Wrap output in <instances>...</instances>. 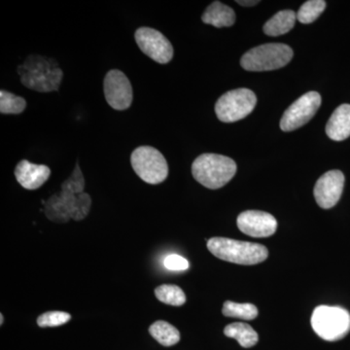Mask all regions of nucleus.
Returning a JSON list of instances; mask_svg holds the SVG:
<instances>
[{"label":"nucleus","instance_id":"1","mask_svg":"<svg viewBox=\"0 0 350 350\" xmlns=\"http://www.w3.org/2000/svg\"><path fill=\"white\" fill-rule=\"evenodd\" d=\"M21 81L25 87L41 93L57 91L64 72L53 59L31 55L18 68Z\"/></svg>","mask_w":350,"mask_h":350},{"label":"nucleus","instance_id":"2","mask_svg":"<svg viewBox=\"0 0 350 350\" xmlns=\"http://www.w3.org/2000/svg\"><path fill=\"white\" fill-rule=\"evenodd\" d=\"M237 172V163L229 157L218 154H202L192 165L196 180L208 189L222 188Z\"/></svg>","mask_w":350,"mask_h":350},{"label":"nucleus","instance_id":"3","mask_svg":"<svg viewBox=\"0 0 350 350\" xmlns=\"http://www.w3.org/2000/svg\"><path fill=\"white\" fill-rule=\"evenodd\" d=\"M207 248L219 259L246 266L264 262L269 255L266 246L262 244L227 238L209 239Z\"/></svg>","mask_w":350,"mask_h":350},{"label":"nucleus","instance_id":"4","mask_svg":"<svg viewBox=\"0 0 350 350\" xmlns=\"http://www.w3.org/2000/svg\"><path fill=\"white\" fill-rule=\"evenodd\" d=\"M44 204L48 219L57 223H66L69 219L79 221L86 217L91 209L92 200L86 193L76 195L62 190Z\"/></svg>","mask_w":350,"mask_h":350},{"label":"nucleus","instance_id":"5","mask_svg":"<svg viewBox=\"0 0 350 350\" xmlns=\"http://www.w3.org/2000/svg\"><path fill=\"white\" fill-rule=\"evenodd\" d=\"M293 56V50L286 44L268 43L246 52L241 64L247 71L275 70L289 64Z\"/></svg>","mask_w":350,"mask_h":350},{"label":"nucleus","instance_id":"6","mask_svg":"<svg viewBox=\"0 0 350 350\" xmlns=\"http://www.w3.org/2000/svg\"><path fill=\"white\" fill-rule=\"evenodd\" d=\"M312 326L320 338L336 342L349 333L350 314L340 306H319L312 313Z\"/></svg>","mask_w":350,"mask_h":350},{"label":"nucleus","instance_id":"7","mask_svg":"<svg viewBox=\"0 0 350 350\" xmlns=\"http://www.w3.org/2000/svg\"><path fill=\"white\" fill-rule=\"evenodd\" d=\"M131 163L135 174L146 183H162L169 175V165L160 151L151 146H140L133 152Z\"/></svg>","mask_w":350,"mask_h":350},{"label":"nucleus","instance_id":"8","mask_svg":"<svg viewBox=\"0 0 350 350\" xmlns=\"http://www.w3.org/2000/svg\"><path fill=\"white\" fill-rule=\"evenodd\" d=\"M256 94L250 89H237L227 92L219 98L215 105L218 119L224 123H234L245 118L256 107Z\"/></svg>","mask_w":350,"mask_h":350},{"label":"nucleus","instance_id":"9","mask_svg":"<svg viewBox=\"0 0 350 350\" xmlns=\"http://www.w3.org/2000/svg\"><path fill=\"white\" fill-rule=\"evenodd\" d=\"M321 105V96L317 92H308L292 103L283 114L280 129L292 131L301 128L313 118Z\"/></svg>","mask_w":350,"mask_h":350},{"label":"nucleus","instance_id":"10","mask_svg":"<svg viewBox=\"0 0 350 350\" xmlns=\"http://www.w3.org/2000/svg\"><path fill=\"white\" fill-rule=\"evenodd\" d=\"M138 47L146 56L159 64H167L174 57V48L169 39L151 27H139L135 34Z\"/></svg>","mask_w":350,"mask_h":350},{"label":"nucleus","instance_id":"11","mask_svg":"<svg viewBox=\"0 0 350 350\" xmlns=\"http://www.w3.org/2000/svg\"><path fill=\"white\" fill-rule=\"evenodd\" d=\"M105 96L108 105L116 110H125L133 103V88L130 80L122 71H108L103 82Z\"/></svg>","mask_w":350,"mask_h":350},{"label":"nucleus","instance_id":"12","mask_svg":"<svg viewBox=\"0 0 350 350\" xmlns=\"http://www.w3.org/2000/svg\"><path fill=\"white\" fill-rule=\"evenodd\" d=\"M345 185V175L340 170H330L322 175L314 186V198L321 208L335 206L340 199Z\"/></svg>","mask_w":350,"mask_h":350},{"label":"nucleus","instance_id":"13","mask_svg":"<svg viewBox=\"0 0 350 350\" xmlns=\"http://www.w3.org/2000/svg\"><path fill=\"white\" fill-rule=\"evenodd\" d=\"M239 229L252 238H269L278 229V221L271 214L259 211H247L239 214Z\"/></svg>","mask_w":350,"mask_h":350},{"label":"nucleus","instance_id":"14","mask_svg":"<svg viewBox=\"0 0 350 350\" xmlns=\"http://www.w3.org/2000/svg\"><path fill=\"white\" fill-rule=\"evenodd\" d=\"M51 170L47 165H34L29 161L23 160L18 163L15 176L20 185L27 190H36L49 179Z\"/></svg>","mask_w":350,"mask_h":350},{"label":"nucleus","instance_id":"15","mask_svg":"<svg viewBox=\"0 0 350 350\" xmlns=\"http://www.w3.org/2000/svg\"><path fill=\"white\" fill-rule=\"evenodd\" d=\"M331 139L342 142L350 137V105H342L334 111L326 126Z\"/></svg>","mask_w":350,"mask_h":350},{"label":"nucleus","instance_id":"16","mask_svg":"<svg viewBox=\"0 0 350 350\" xmlns=\"http://www.w3.org/2000/svg\"><path fill=\"white\" fill-rule=\"evenodd\" d=\"M202 22L213 27H231L236 22V14L231 7L225 5L222 2L214 1L202 14Z\"/></svg>","mask_w":350,"mask_h":350},{"label":"nucleus","instance_id":"17","mask_svg":"<svg viewBox=\"0 0 350 350\" xmlns=\"http://www.w3.org/2000/svg\"><path fill=\"white\" fill-rule=\"evenodd\" d=\"M296 21L297 13L294 11H280L264 25L262 31L269 36H282L293 29Z\"/></svg>","mask_w":350,"mask_h":350},{"label":"nucleus","instance_id":"18","mask_svg":"<svg viewBox=\"0 0 350 350\" xmlns=\"http://www.w3.org/2000/svg\"><path fill=\"white\" fill-rule=\"evenodd\" d=\"M224 334L227 337L234 338L244 349L254 347L259 340L258 334L252 327L241 322H236L226 327Z\"/></svg>","mask_w":350,"mask_h":350},{"label":"nucleus","instance_id":"19","mask_svg":"<svg viewBox=\"0 0 350 350\" xmlns=\"http://www.w3.org/2000/svg\"><path fill=\"white\" fill-rule=\"evenodd\" d=\"M149 333L159 344L163 347H172L180 340V334L175 327L165 321H157L149 328Z\"/></svg>","mask_w":350,"mask_h":350},{"label":"nucleus","instance_id":"20","mask_svg":"<svg viewBox=\"0 0 350 350\" xmlns=\"http://www.w3.org/2000/svg\"><path fill=\"white\" fill-rule=\"evenodd\" d=\"M222 312L225 317L243 320H253L258 317L257 308L252 304H238L231 301H225Z\"/></svg>","mask_w":350,"mask_h":350},{"label":"nucleus","instance_id":"21","mask_svg":"<svg viewBox=\"0 0 350 350\" xmlns=\"http://www.w3.org/2000/svg\"><path fill=\"white\" fill-rule=\"evenodd\" d=\"M155 295L159 301L170 306H180L186 301L183 290L176 285H161L156 288Z\"/></svg>","mask_w":350,"mask_h":350},{"label":"nucleus","instance_id":"22","mask_svg":"<svg viewBox=\"0 0 350 350\" xmlns=\"http://www.w3.org/2000/svg\"><path fill=\"white\" fill-rule=\"evenodd\" d=\"M326 2L323 0H310L306 1L297 12V20L301 24H312L324 12Z\"/></svg>","mask_w":350,"mask_h":350},{"label":"nucleus","instance_id":"23","mask_svg":"<svg viewBox=\"0 0 350 350\" xmlns=\"http://www.w3.org/2000/svg\"><path fill=\"white\" fill-rule=\"evenodd\" d=\"M27 107V101L22 96L1 90L0 91V112L2 114H21Z\"/></svg>","mask_w":350,"mask_h":350},{"label":"nucleus","instance_id":"24","mask_svg":"<svg viewBox=\"0 0 350 350\" xmlns=\"http://www.w3.org/2000/svg\"><path fill=\"white\" fill-rule=\"evenodd\" d=\"M71 317L69 313L64 312H50L43 313L38 319L39 327H57L68 323Z\"/></svg>","mask_w":350,"mask_h":350},{"label":"nucleus","instance_id":"25","mask_svg":"<svg viewBox=\"0 0 350 350\" xmlns=\"http://www.w3.org/2000/svg\"><path fill=\"white\" fill-rule=\"evenodd\" d=\"M84 187V177H83L81 170H80L79 163H77L71 176L69 177L68 180L64 181L63 185H62V190L68 191V192L77 195L84 193L83 192Z\"/></svg>","mask_w":350,"mask_h":350},{"label":"nucleus","instance_id":"26","mask_svg":"<svg viewBox=\"0 0 350 350\" xmlns=\"http://www.w3.org/2000/svg\"><path fill=\"white\" fill-rule=\"evenodd\" d=\"M165 268L170 271H182L189 269V262L185 258L177 254L169 255L163 261Z\"/></svg>","mask_w":350,"mask_h":350},{"label":"nucleus","instance_id":"27","mask_svg":"<svg viewBox=\"0 0 350 350\" xmlns=\"http://www.w3.org/2000/svg\"><path fill=\"white\" fill-rule=\"evenodd\" d=\"M237 3L241 6L250 7L256 5V4L259 3V1H254V0H251V1H246L245 0V1H243V0H239V1H237Z\"/></svg>","mask_w":350,"mask_h":350},{"label":"nucleus","instance_id":"28","mask_svg":"<svg viewBox=\"0 0 350 350\" xmlns=\"http://www.w3.org/2000/svg\"><path fill=\"white\" fill-rule=\"evenodd\" d=\"M0 319H1V322H0V324H3V314H0Z\"/></svg>","mask_w":350,"mask_h":350}]
</instances>
